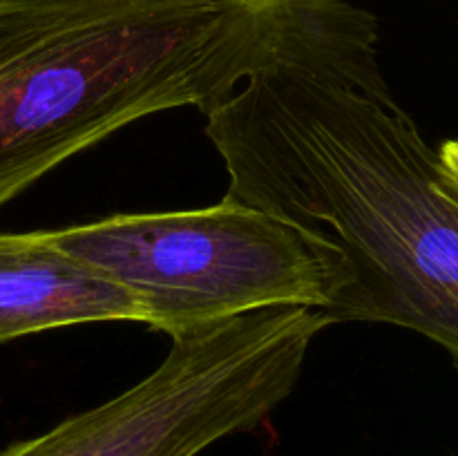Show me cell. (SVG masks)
<instances>
[{"label":"cell","mask_w":458,"mask_h":456,"mask_svg":"<svg viewBox=\"0 0 458 456\" xmlns=\"http://www.w3.org/2000/svg\"><path fill=\"white\" fill-rule=\"evenodd\" d=\"M143 322L137 295L49 240L0 232V342L83 322Z\"/></svg>","instance_id":"5"},{"label":"cell","mask_w":458,"mask_h":456,"mask_svg":"<svg viewBox=\"0 0 458 456\" xmlns=\"http://www.w3.org/2000/svg\"><path fill=\"white\" fill-rule=\"evenodd\" d=\"M208 116L226 197L343 253L334 322H387L458 369V188L389 94L376 43L282 58Z\"/></svg>","instance_id":"1"},{"label":"cell","mask_w":458,"mask_h":456,"mask_svg":"<svg viewBox=\"0 0 458 456\" xmlns=\"http://www.w3.org/2000/svg\"><path fill=\"white\" fill-rule=\"evenodd\" d=\"M47 235L128 286L143 322L170 338L268 307L329 316L349 284L347 262L329 241L228 197L208 208L112 215Z\"/></svg>","instance_id":"3"},{"label":"cell","mask_w":458,"mask_h":456,"mask_svg":"<svg viewBox=\"0 0 458 456\" xmlns=\"http://www.w3.org/2000/svg\"><path fill=\"white\" fill-rule=\"evenodd\" d=\"M438 155H441L443 165H445V170L450 173L452 182H454L458 188V137L443 143L441 150H438Z\"/></svg>","instance_id":"7"},{"label":"cell","mask_w":458,"mask_h":456,"mask_svg":"<svg viewBox=\"0 0 458 456\" xmlns=\"http://www.w3.org/2000/svg\"><path fill=\"white\" fill-rule=\"evenodd\" d=\"M374 34L353 4L0 0V206L143 116L186 106L210 114L282 58Z\"/></svg>","instance_id":"2"},{"label":"cell","mask_w":458,"mask_h":456,"mask_svg":"<svg viewBox=\"0 0 458 456\" xmlns=\"http://www.w3.org/2000/svg\"><path fill=\"white\" fill-rule=\"evenodd\" d=\"M331 325L316 308L268 307L188 331L141 383L0 456H197L262 425Z\"/></svg>","instance_id":"4"},{"label":"cell","mask_w":458,"mask_h":456,"mask_svg":"<svg viewBox=\"0 0 458 456\" xmlns=\"http://www.w3.org/2000/svg\"><path fill=\"white\" fill-rule=\"evenodd\" d=\"M268 3L289 9H302V12H334V9L349 4L347 0H268Z\"/></svg>","instance_id":"6"}]
</instances>
